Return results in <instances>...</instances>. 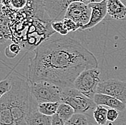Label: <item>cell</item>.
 Wrapping results in <instances>:
<instances>
[{"instance_id": "484cf974", "label": "cell", "mask_w": 126, "mask_h": 125, "mask_svg": "<svg viewBox=\"0 0 126 125\" xmlns=\"http://www.w3.org/2000/svg\"><path fill=\"white\" fill-rule=\"evenodd\" d=\"M120 1L123 3V4L126 7V0H120Z\"/></svg>"}, {"instance_id": "e0dca14e", "label": "cell", "mask_w": 126, "mask_h": 125, "mask_svg": "<svg viewBox=\"0 0 126 125\" xmlns=\"http://www.w3.org/2000/svg\"><path fill=\"white\" fill-rule=\"evenodd\" d=\"M7 21L6 17L0 22V44L4 43L9 39V30L7 25Z\"/></svg>"}, {"instance_id": "4fadbf2b", "label": "cell", "mask_w": 126, "mask_h": 125, "mask_svg": "<svg viewBox=\"0 0 126 125\" xmlns=\"http://www.w3.org/2000/svg\"><path fill=\"white\" fill-rule=\"evenodd\" d=\"M60 102H45L39 104L37 109L41 114L48 117H52L57 113Z\"/></svg>"}, {"instance_id": "52a82bcc", "label": "cell", "mask_w": 126, "mask_h": 125, "mask_svg": "<svg viewBox=\"0 0 126 125\" xmlns=\"http://www.w3.org/2000/svg\"><path fill=\"white\" fill-rule=\"evenodd\" d=\"M90 14L91 9L88 7V4L81 1H75L69 5L64 18L72 20L80 29L88 23L90 18Z\"/></svg>"}, {"instance_id": "9a60e30c", "label": "cell", "mask_w": 126, "mask_h": 125, "mask_svg": "<svg viewBox=\"0 0 126 125\" xmlns=\"http://www.w3.org/2000/svg\"><path fill=\"white\" fill-rule=\"evenodd\" d=\"M107 112L108 109L103 106H97L93 112V119L97 125H105L107 119Z\"/></svg>"}, {"instance_id": "7c38bea8", "label": "cell", "mask_w": 126, "mask_h": 125, "mask_svg": "<svg viewBox=\"0 0 126 125\" xmlns=\"http://www.w3.org/2000/svg\"><path fill=\"white\" fill-rule=\"evenodd\" d=\"M0 125H16L4 96L0 99Z\"/></svg>"}, {"instance_id": "d4e9b609", "label": "cell", "mask_w": 126, "mask_h": 125, "mask_svg": "<svg viewBox=\"0 0 126 125\" xmlns=\"http://www.w3.org/2000/svg\"><path fill=\"white\" fill-rule=\"evenodd\" d=\"M3 4H0V22L3 20V19L4 18V10H3Z\"/></svg>"}, {"instance_id": "d6986e66", "label": "cell", "mask_w": 126, "mask_h": 125, "mask_svg": "<svg viewBox=\"0 0 126 125\" xmlns=\"http://www.w3.org/2000/svg\"><path fill=\"white\" fill-rule=\"evenodd\" d=\"M52 28L55 32L60 34L63 36H67L69 32L66 29L63 21H55L51 24Z\"/></svg>"}, {"instance_id": "9c48e42d", "label": "cell", "mask_w": 126, "mask_h": 125, "mask_svg": "<svg viewBox=\"0 0 126 125\" xmlns=\"http://www.w3.org/2000/svg\"><path fill=\"white\" fill-rule=\"evenodd\" d=\"M31 95V94H30ZM38 104L32 97L30 99V109L25 121L27 125H51L52 117L41 114L37 109Z\"/></svg>"}, {"instance_id": "8fae6325", "label": "cell", "mask_w": 126, "mask_h": 125, "mask_svg": "<svg viewBox=\"0 0 126 125\" xmlns=\"http://www.w3.org/2000/svg\"><path fill=\"white\" fill-rule=\"evenodd\" d=\"M107 12L112 19L120 20L126 17V7L120 0H107Z\"/></svg>"}, {"instance_id": "3957f363", "label": "cell", "mask_w": 126, "mask_h": 125, "mask_svg": "<svg viewBox=\"0 0 126 125\" xmlns=\"http://www.w3.org/2000/svg\"><path fill=\"white\" fill-rule=\"evenodd\" d=\"M29 86L32 97L38 104L45 102L61 103L62 88L47 81L29 83Z\"/></svg>"}, {"instance_id": "7402d4cb", "label": "cell", "mask_w": 126, "mask_h": 125, "mask_svg": "<svg viewBox=\"0 0 126 125\" xmlns=\"http://www.w3.org/2000/svg\"><path fill=\"white\" fill-rule=\"evenodd\" d=\"M63 23L64 24L66 29L67 30V31L69 32H75L77 30H79V27L78 24L75 23L72 20L70 19H67V18H64L63 20Z\"/></svg>"}, {"instance_id": "ac0fdd59", "label": "cell", "mask_w": 126, "mask_h": 125, "mask_svg": "<svg viewBox=\"0 0 126 125\" xmlns=\"http://www.w3.org/2000/svg\"><path fill=\"white\" fill-rule=\"evenodd\" d=\"M21 51V47L16 43H12L5 50V55L9 58H15Z\"/></svg>"}, {"instance_id": "ffe728a7", "label": "cell", "mask_w": 126, "mask_h": 125, "mask_svg": "<svg viewBox=\"0 0 126 125\" xmlns=\"http://www.w3.org/2000/svg\"><path fill=\"white\" fill-rule=\"evenodd\" d=\"M7 2H9V4L15 9H21L26 7L28 0H5L2 4L4 5Z\"/></svg>"}, {"instance_id": "83f0119b", "label": "cell", "mask_w": 126, "mask_h": 125, "mask_svg": "<svg viewBox=\"0 0 126 125\" xmlns=\"http://www.w3.org/2000/svg\"><path fill=\"white\" fill-rule=\"evenodd\" d=\"M89 125H94V124H93V123H89Z\"/></svg>"}, {"instance_id": "603a6c76", "label": "cell", "mask_w": 126, "mask_h": 125, "mask_svg": "<svg viewBox=\"0 0 126 125\" xmlns=\"http://www.w3.org/2000/svg\"><path fill=\"white\" fill-rule=\"evenodd\" d=\"M119 117V111L114 109H108L107 112V119L110 122H114Z\"/></svg>"}, {"instance_id": "30bf717a", "label": "cell", "mask_w": 126, "mask_h": 125, "mask_svg": "<svg viewBox=\"0 0 126 125\" xmlns=\"http://www.w3.org/2000/svg\"><path fill=\"white\" fill-rule=\"evenodd\" d=\"M93 101L97 106H105L110 109L118 110V111H123L126 108V104L105 94H96L93 98Z\"/></svg>"}, {"instance_id": "277c9868", "label": "cell", "mask_w": 126, "mask_h": 125, "mask_svg": "<svg viewBox=\"0 0 126 125\" xmlns=\"http://www.w3.org/2000/svg\"><path fill=\"white\" fill-rule=\"evenodd\" d=\"M100 70L97 68H89L82 71L75 81L73 88L93 100L96 94L97 88L100 83Z\"/></svg>"}, {"instance_id": "44dd1931", "label": "cell", "mask_w": 126, "mask_h": 125, "mask_svg": "<svg viewBox=\"0 0 126 125\" xmlns=\"http://www.w3.org/2000/svg\"><path fill=\"white\" fill-rule=\"evenodd\" d=\"M12 88L10 78H6L0 81V99L8 93Z\"/></svg>"}, {"instance_id": "7a4b0ae2", "label": "cell", "mask_w": 126, "mask_h": 125, "mask_svg": "<svg viewBox=\"0 0 126 125\" xmlns=\"http://www.w3.org/2000/svg\"><path fill=\"white\" fill-rule=\"evenodd\" d=\"M61 103L70 105L75 110V114H85L93 112L97 105L93 99H89L73 87L64 88L62 90Z\"/></svg>"}, {"instance_id": "8992f818", "label": "cell", "mask_w": 126, "mask_h": 125, "mask_svg": "<svg viewBox=\"0 0 126 125\" xmlns=\"http://www.w3.org/2000/svg\"><path fill=\"white\" fill-rule=\"evenodd\" d=\"M96 94L108 95L126 104V82L118 79H108L100 82Z\"/></svg>"}, {"instance_id": "5bb4252c", "label": "cell", "mask_w": 126, "mask_h": 125, "mask_svg": "<svg viewBox=\"0 0 126 125\" xmlns=\"http://www.w3.org/2000/svg\"><path fill=\"white\" fill-rule=\"evenodd\" d=\"M75 114V110L73 109V108L64 103L60 104L56 113V114L64 122H67Z\"/></svg>"}, {"instance_id": "cb8c5ba5", "label": "cell", "mask_w": 126, "mask_h": 125, "mask_svg": "<svg viewBox=\"0 0 126 125\" xmlns=\"http://www.w3.org/2000/svg\"><path fill=\"white\" fill-rule=\"evenodd\" d=\"M64 122L56 114L52 117V123L51 125H64Z\"/></svg>"}, {"instance_id": "6da1fadb", "label": "cell", "mask_w": 126, "mask_h": 125, "mask_svg": "<svg viewBox=\"0 0 126 125\" xmlns=\"http://www.w3.org/2000/svg\"><path fill=\"white\" fill-rule=\"evenodd\" d=\"M97 68L96 57L78 41L68 37L47 40L30 58L27 82L47 81L62 88L73 87L82 71Z\"/></svg>"}, {"instance_id": "ba28073f", "label": "cell", "mask_w": 126, "mask_h": 125, "mask_svg": "<svg viewBox=\"0 0 126 125\" xmlns=\"http://www.w3.org/2000/svg\"><path fill=\"white\" fill-rule=\"evenodd\" d=\"M88 7L91 9L90 18L88 23L79 29L83 31L91 29L97 25L105 19L108 15L107 12V0H102L99 2H92L88 4Z\"/></svg>"}, {"instance_id": "5b68a950", "label": "cell", "mask_w": 126, "mask_h": 125, "mask_svg": "<svg viewBox=\"0 0 126 125\" xmlns=\"http://www.w3.org/2000/svg\"><path fill=\"white\" fill-rule=\"evenodd\" d=\"M45 10L52 20L63 21L66 11L71 3L81 1L86 4L92 2H99L102 0H42Z\"/></svg>"}, {"instance_id": "f1b7e54d", "label": "cell", "mask_w": 126, "mask_h": 125, "mask_svg": "<svg viewBox=\"0 0 126 125\" xmlns=\"http://www.w3.org/2000/svg\"><path fill=\"white\" fill-rule=\"evenodd\" d=\"M126 125V123H124V124H122V125Z\"/></svg>"}, {"instance_id": "2e32d148", "label": "cell", "mask_w": 126, "mask_h": 125, "mask_svg": "<svg viewBox=\"0 0 126 125\" xmlns=\"http://www.w3.org/2000/svg\"><path fill=\"white\" fill-rule=\"evenodd\" d=\"M88 117L83 114H75L64 125H89Z\"/></svg>"}, {"instance_id": "4316f807", "label": "cell", "mask_w": 126, "mask_h": 125, "mask_svg": "<svg viewBox=\"0 0 126 125\" xmlns=\"http://www.w3.org/2000/svg\"><path fill=\"white\" fill-rule=\"evenodd\" d=\"M4 1H5V0H0V4H3V2H4Z\"/></svg>"}]
</instances>
